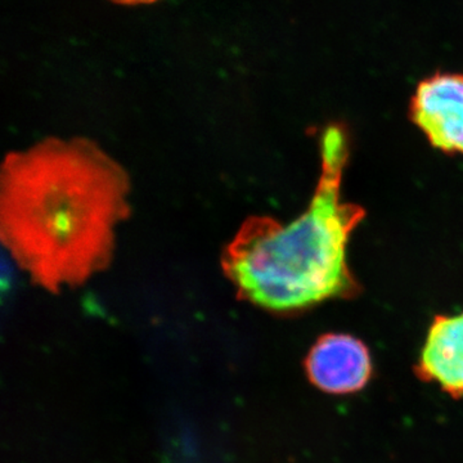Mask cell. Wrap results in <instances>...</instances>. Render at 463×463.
Instances as JSON below:
<instances>
[{
	"label": "cell",
	"mask_w": 463,
	"mask_h": 463,
	"mask_svg": "<svg viewBox=\"0 0 463 463\" xmlns=\"http://www.w3.org/2000/svg\"><path fill=\"white\" fill-rule=\"evenodd\" d=\"M127 188L120 167L93 146H35L9 158L3 170V239L42 285L81 282L111 252Z\"/></svg>",
	"instance_id": "obj_1"
},
{
	"label": "cell",
	"mask_w": 463,
	"mask_h": 463,
	"mask_svg": "<svg viewBox=\"0 0 463 463\" xmlns=\"http://www.w3.org/2000/svg\"><path fill=\"white\" fill-rule=\"evenodd\" d=\"M411 120L432 147L463 154V75L438 74L417 85L410 108Z\"/></svg>",
	"instance_id": "obj_3"
},
{
	"label": "cell",
	"mask_w": 463,
	"mask_h": 463,
	"mask_svg": "<svg viewBox=\"0 0 463 463\" xmlns=\"http://www.w3.org/2000/svg\"><path fill=\"white\" fill-rule=\"evenodd\" d=\"M307 379L321 392L345 395L361 392L373 376V359L364 341L352 335L326 334L306 358Z\"/></svg>",
	"instance_id": "obj_4"
},
{
	"label": "cell",
	"mask_w": 463,
	"mask_h": 463,
	"mask_svg": "<svg viewBox=\"0 0 463 463\" xmlns=\"http://www.w3.org/2000/svg\"><path fill=\"white\" fill-rule=\"evenodd\" d=\"M319 145L321 175L306 212L286 224L255 221L228 252V276L241 297L270 312H300L361 292L346 246L365 210L341 199L350 156L345 129L330 125Z\"/></svg>",
	"instance_id": "obj_2"
},
{
	"label": "cell",
	"mask_w": 463,
	"mask_h": 463,
	"mask_svg": "<svg viewBox=\"0 0 463 463\" xmlns=\"http://www.w3.org/2000/svg\"><path fill=\"white\" fill-rule=\"evenodd\" d=\"M414 373L450 397L463 398V312L435 317Z\"/></svg>",
	"instance_id": "obj_5"
},
{
	"label": "cell",
	"mask_w": 463,
	"mask_h": 463,
	"mask_svg": "<svg viewBox=\"0 0 463 463\" xmlns=\"http://www.w3.org/2000/svg\"><path fill=\"white\" fill-rule=\"evenodd\" d=\"M116 2L124 3V5H145V3H152L155 0H116Z\"/></svg>",
	"instance_id": "obj_6"
}]
</instances>
